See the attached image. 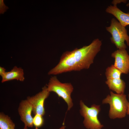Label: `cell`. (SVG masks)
I'll return each instance as SVG.
<instances>
[{"label":"cell","mask_w":129,"mask_h":129,"mask_svg":"<svg viewBox=\"0 0 129 129\" xmlns=\"http://www.w3.org/2000/svg\"><path fill=\"white\" fill-rule=\"evenodd\" d=\"M102 44V41L97 38L88 45L66 51L61 55L58 64L49 71L48 75H55L88 69L100 51Z\"/></svg>","instance_id":"6da1fadb"},{"label":"cell","mask_w":129,"mask_h":129,"mask_svg":"<svg viewBox=\"0 0 129 129\" xmlns=\"http://www.w3.org/2000/svg\"><path fill=\"white\" fill-rule=\"evenodd\" d=\"M102 101V104L109 105V117L112 119L124 117L127 114L129 103L126 95L124 94H115L112 91Z\"/></svg>","instance_id":"7a4b0ae2"},{"label":"cell","mask_w":129,"mask_h":129,"mask_svg":"<svg viewBox=\"0 0 129 129\" xmlns=\"http://www.w3.org/2000/svg\"><path fill=\"white\" fill-rule=\"evenodd\" d=\"M46 86L49 92H55L64 100L68 105L67 111L70 110L73 106L71 97L74 89L72 84L70 83H62L54 76L50 78Z\"/></svg>","instance_id":"3957f363"},{"label":"cell","mask_w":129,"mask_h":129,"mask_svg":"<svg viewBox=\"0 0 129 129\" xmlns=\"http://www.w3.org/2000/svg\"><path fill=\"white\" fill-rule=\"evenodd\" d=\"M80 104V113L84 118L83 124L85 128L87 129H102L104 126L98 118L101 110L100 105L93 104L89 107L81 100Z\"/></svg>","instance_id":"277c9868"},{"label":"cell","mask_w":129,"mask_h":129,"mask_svg":"<svg viewBox=\"0 0 129 129\" xmlns=\"http://www.w3.org/2000/svg\"><path fill=\"white\" fill-rule=\"evenodd\" d=\"M106 30L111 35L110 40L118 49H126L125 41L129 46V36L125 27L123 26L115 19L111 20L110 25L106 28Z\"/></svg>","instance_id":"5b68a950"},{"label":"cell","mask_w":129,"mask_h":129,"mask_svg":"<svg viewBox=\"0 0 129 129\" xmlns=\"http://www.w3.org/2000/svg\"><path fill=\"white\" fill-rule=\"evenodd\" d=\"M50 92L47 86H45L42 88L41 91L34 96L27 97V100L32 105V112L35 115L37 114L43 116L44 115V102L49 96Z\"/></svg>","instance_id":"8992f818"},{"label":"cell","mask_w":129,"mask_h":129,"mask_svg":"<svg viewBox=\"0 0 129 129\" xmlns=\"http://www.w3.org/2000/svg\"><path fill=\"white\" fill-rule=\"evenodd\" d=\"M115 59L114 65L122 73L127 74L129 72V55L125 49H118L111 54Z\"/></svg>","instance_id":"52a82bcc"},{"label":"cell","mask_w":129,"mask_h":129,"mask_svg":"<svg viewBox=\"0 0 129 129\" xmlns=\"http://www.w3.org/2000/svg\"><path fill=\"white\" fill-rule=\"evenodd\" d=\"M32 107L27 100H23L20 104L18 112L21 119L25 126L32 128L33 127V118L32 116Z\"/></svg>","instance_id":"ba28073f"},{"label":"cell","mask_w":129,"mask_h":129,"mask_svg":"<svg viewBox=\"0 0 129 129\" xmlns=\"http://www.w3.org/2000/svg\"><path fill=\"white\" fill-rule=\"evenodd\" d=\"M106 11L113 15L123 26L125 27L129 25V12H124L115 5L108 6Z\"/></svg>","instance_id":"9c48e42d"},{"label":"cell","mask_w":129,"mask_h":129,"mask_svg":"<svg viewBox=\"0 0 129 129\" xmlns=\"http://www.w3.org/2000/svg\"><path fill=\"white\" fill-rule=\"evenodd\" d=\"M23 69L21 68L14 66L10 71L6 72L2 77V83L16 80L23 81L25 80Z\"/></svg>","instance_id":"30bf717a"},{"label":"cell","mask_w":129,"mask_h":129,"mask_svg":"<svg viewBox=\"0 0 129 129\" xmlns=\"http://www.w3.org/2000/svg\"><path fill=\"white\" fill-rule=\"evenodd\" d=\"M105 83L110 90L115 91L117 94H124L125 83L121 78L108 79Z\"/></svg>","instance_id":"8fae6325"},{"label":"cell","mask_w":129,"mask_h":129,"mask_svg":"<svg viewBox=\"0 0 129 129\" xmlns=\"http://www.w3.org/2000/svg\"><path fill=\"white\" fill-rule=\"evenodd\" d=\"M15 124L8 116L0 114V129H14Z\"/></svg>","instance_id":"7c38bea8"},{"label":"cell","mask_w":129,"mask_h":129,"mask_svg":"<svg viewBox=\"0 0 129 129\" xmlns=\"http://www.w3.org/2000/svg\"><path fill=\"white\" fill-rule=\"evenodd\" d=\"M122 73L120 70L112 64L106 68L105 74L108 80L121 78Z\"/></svg>","instance_id":"4fadbf2b"},{"label":"cell","mask_w":129,"mask_h":129,"mask_svg":"<svg viewBox=\"0 0 129 129\" xmlns=\"http://www.w3.org/2000/svg\"><path fill=\"white\" fill-rule=\"evenodd\" d=\"M44 120L43 116L38 114H36L33 118V125L35 127V129H38L43 125Z\"/></svg>","instance_id":"5bb4252c"},{"label":"cell","mask_w":129,"mask_h":129,"mask_svg":"<svg viewBox=\"0 0 129 129\" xmlns=\"http://www.w3.org/2000/svg\"><path fill=\"white\" fill-rule=\"evenodd\" d=\"M127 0H114L112 2V3L113 4V5H116L117 4L120 3L121 2H123L124 3H126L127 2Z\"/></svg>","instance_id":"9a60e30c"},{"label":"cell","mask_w":129,"mask_h":129,"mask_svg":"<svg viewBox=\"0 0 129 129\" xmlns=\"http://www.w3.org/2000/svg\"><path fill=\"white\" fill-rule=\"evenodd\" d=\"M6 70L4 67H0V75L2 77L6 72Z\"/></svg>","instance_id":"2e32d148"},{"label":"cell","mask_w":129,"mask_h":129,"mask_svg":"<svg viewBox=\"0 0 129 129\" xmlns=\"http://www.w3.org/2000/svg\"><path fill=\"white\" fill-rule=\"evenodd\" d=\"M128 97H129V103H128V105L127 111V114L129 115V94L128 95Z\"/></svg>","instance_id":"e0dca14e"},{"label":"cell","mask_w":129,"mask_h":129,"mask_svg":"<svg viewBox=\"0 0 129 129\" xmlns=\"http://www.w3.org/2000/svg\"><path fill=\"white\" fill-rule=\"evenodd\" d=\"M65 126L64 125L62 126L59 129H65Z\"/></svg>","instance_id":"ac0fdd59"},{"label":"cell","mask_w":129,"mask_h":129,"mask_svg":"<svg viewBox=\"0 0 129 129\" xmlns=\"http://www.w3.org/2000/svg\"><path fill=\"white\" fill-rule=\"evenodd\" d=\"M23 129H28L27 127L26 126H25Z\"/></svg>","instance_id":"d6986e66"},{"label":"cell","mask_w":129,"mask_h":129,"mask_svg":"<svg viewBox=\"0 0 129 129\" xmlns=\"http://www.w3.org/2000/svg\"><path fill=\"white\" fill-rule=\"evenodd\" d=\"M126 6L127 7L129 6V2L126 4Z\"/></svg>","instance_id":"ffe728a7"}]
</instances>
